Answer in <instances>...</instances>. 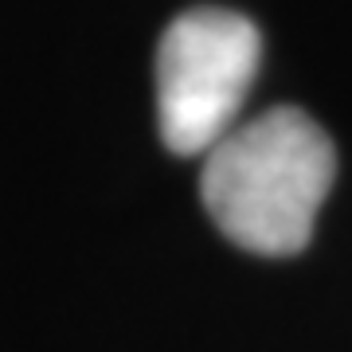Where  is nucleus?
<instances>
[{"label": "nucleus", "instance_id": "nucleus-2", "mask_svg": "<svg viewBox=\"0 0 352 352\" xmlns=\"http://www.w3.org/2000/svg\"><path fill=\"white\" fill-rule=\"evenodd\" d=\"M263 63V36L243 12L200 4L157 43V122L176 157H204L239 122Z\"/></svg>", "mask_w": 352, "mask_h": 352}, {"label": "nucleus", "instance_id": "nucleus-1", "mask_svg": "<svg viewBox=\"0 0 352 352\" xmlns=\"http://www.w3.org/2000/svg\"><path fill=\"white\" fill-rule=\"evenodd\" d=\"M337 176V149L298 106H274L231 126L204 153V208L227 239L251 254L305 251Z\"/></svg>", "mask_w": 352, "mask_h": 352}]
</instances>
